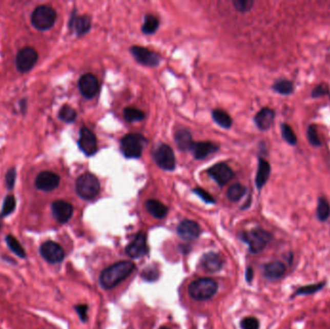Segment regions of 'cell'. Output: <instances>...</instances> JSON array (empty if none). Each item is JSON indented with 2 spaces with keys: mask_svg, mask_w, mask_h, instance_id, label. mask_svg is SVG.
Wrapping results in <instances>:
<instances>
[{
  "mask_svg": "<svg viewBox=\"0 0 330 329\" xmlns=\"http://www.w3.org/2000/svg\"><path fill=\"white\" fill-rule=\"evenodd\" d=\"M134 269L135 265L131 261H122L114 263L101 272L99 277L100 285L107 290L114 288L126 279Z\"/></svg>",
  "mask_w": 330,
  "mask_h": 329,
  "instance_id": "6da1fadb",
  "label": "cell"
},
{
  "mask_svg": "<svg viewBox=\"0 0 330 329\" xmlns=\"http://www.w3.org/2000/svg\"><path fill=\"white\" fill-rule=\"evenodd\" d=\"M217 292V284L211 278H200L190 283V296L196 300H207L215 296Z\"/></svg>",
  "mask_w": 330,
  "mask_h": 329,
  "instance_id": "7a4b0ae2",
  "label": "cell"
},
{
  "mask_svg": "<svg viewBox=\"0 0 330 329\" xmlns=\"http://www.w3.org/2000/svg\"><path fill=\"white\" fill-rule=\"evenodd\" d=\"M99 181L98 178L91 173H84L78 177L75 190L77 194L84 200H92L99 194Z\"/></svg>",
  "mask_w": 330,
  "mask_h": 329,
  "instance_id": "3957f363",
  "label": "cell"
},
{
  "mask_svg": "<svg viewBox=\"0 0 330 329\" xmlns=\"http://www.w3.org/2000/svg\"><path fill=\"white\" fill-rule=\"evenodd\" d=\"M146 138L138 133L127 134L121 140V152L128 158H138L146 145Z\"/></svg>",
  "mask_w": 330,
  "mask_h": 329,
  "instance_id": "277c9868",
  "label": "cell"
},
{
  "mask_svg": "<svg viewBox=\"0 0 330 329\" xmlns=\"http://www.w3.org/2000/svg\"><path fill=\"white\" fill-rule=\"evenodd\" d=\"M242 239L249 246V250L252 253H259L263 251L272 239V235L261 228H255L249 232H245L242 235Z\"/></svg>",
  "mask_w": 330,
  "mask_h": 329,
  "instance_id": "5b68a950",
  "label": "cell"
},
{
  "mask_svg": "<svg viewBox=\"0 0 330 329\" xmlns=\"http://www.w3.org/2000/svg\"><path fill=\"white\" fill-rule=\"evenodd\" d=\"M56 20V12L47 5H42L34 10L31 16V23L39 30H48L51 28Z\"/></svg>",
  "mask_w": 330,
  "mask_h": 329,
  "instance_id": "8992f818",
  "label": "cell"
},
{
  "mask_svg": "<svg viewBox=\"0 0 330 329\" xmlns=\"http://www.w3.org/2000/svg\"><path fill=\"white\" fill-rule=\"evenodd\" d=\"M154 158L157 164L163 170L172 171L176 166V159L173 150L169 145L160 144L154 153Z\"/></svg>",
  "mask_w": 330,
  "mask_h": 329,
  "instance_id": "52a82bcc",
  "label": "cell"
},
{
  "mask_svg": "<svg viewBox=\"0 0 330 329\" xmlns=\"http://www.w3.org/2000/svg\"><path fill=\"white\" fill-rule=\"evenodd\" d=\"M38 52L33 48H25L17 52L16 57L17 69L22 73L29 72L38 61Z\"/></svg>",
  "mask_w": 330,
  "mask_h": 329,
  "instance_id": "ba28073f",
  "label": "cell"
},
{
  "mask_svg": "<svg viewBox=\"0 0 330 329\" xmlns=\"http://www.w3.org/2000/svg\"><path fill=\"white\" fill-rule=\"evenodd\" d=\"M40 253L46 261L51 263H60L65 257L63 248L54 241L44 242L40 247Z\"/></svg>",
  "mask_w": 330,
  "mask_h": 329,
  "instance_id": "9c48e42d",
  "label": "cell"
},
{
  "mask_svg": "<svg viewBox=\"0 0 330 329\" xmlns=\"http://www.w3.org/2000/svg\"><path fill=\"white\" fill-rule=\"evenodd\" d=\"M78 88H79V91L84 98L92 99L99 92V80L94 74H83L82 76L79 78Z\"/></svg>",
  "mask_w": 330,
  "mask_h": 329,
  "instance_id": "30bf717a",
  "label": "cell"
},
{
  "mask_svg": "<svg viewBox=\"0 0 330 329\" xmlns=\"http://www.w3.org/2000/svg\"><path fill=\"white\" fill-rule=\"evenodd\" d=\"M132 56L135 60L144 66L155 67L159 64L160 58L157 53L149 50L146 48L133 46L131 49Z\"/></svg>",
  "mask_w": 330,
  "mask_h": 329,
  "instance_id": "8fae6325",
  "label": "cell"
},
{
  "mask_svg": "<svg viewBox=\"0 0 330 329\" xmlns=\"http://www.w3.org/2000/svg\"><path fill=\"white\" fill-rule=\"evenodd\" d=\"M78 146L86 156H91L96 154L98 150L96 136L88 128H82L79 132Z\"/></svg>",
  "mask_w": 330,
  "mask_h": 329,
  "instance_id": "7c38bea8",
  "label": "cell"
},
{
  "mask_svg": "<svg viewBox=\"0 0 330 329\" xmlns=\"http://www.w3.org/2000/svg\"><path fill=\"white\" fill-rule=\"evenodd\" d=\"M208 174L220 187L225 186L227 182L231 181V179L234 176L233 170L226 163H217V164L212 166L208 170Z\"/></svg>",
  "mask_w": 330,
  "mask_h": 329,
  "instance_id": "4fadbf2b",
  "label": "cell"
},
{
  "mask_svg": "<svg viewBox=\"0 0 330 329\" xmlns=\"http://www.w3.org/2000/svg\"><path fill=\"white\" fill-rule=\"evenodd\" d=\"M60 182V177L57 174L45 171L38 175L35 181V186L38 190L43 191H52L55 190L59 186Z\"/></svg>",
  "mask_w": 330,
  "mask_h": 329,
  "instance_id": "5bb4252c",
  "label": "cell"
},
{
  "mask_svg": "<svg viewBox=\"0 0 330 329\" xmlns=\"http://www.w3.org/2000/svg\"><path fill=\"white\" fill-rule=\"evenodd\" d=\"M51 210L53 216L60 223L68 222L74 213L73 206L63 200H57L53 202L51 205Z\"/></svg>",
  "mask_w": 330,
  "mask_h": 329,
  "instance_id": "9a60e30c",
  "label": "cell"
},
{
  "mask_svg": "<svg viewBox=\"0 0 330 329\" xmlns=\"http://www.w3.org/2000/svg\"><path fill=\"white\" fill-rule=\"evenodd\" d=\"M127 254L131 258H140L147 253L146 236L144 233H138L132 242L126 248Z\"/></svg>",
  "mask_w": 330,
  "mask_h": 329,
  "instance_id": "2e32d148",
  "label": "cell"
},
{
  "mask_svg": "<svg viewBox=\"0 0 330 329\" xmlns=\"http://www.w3.org/2000/svg\"><path fill=\"white\" fill-rule=\"evenodd\" d=\"M177 232L181 239L187 241H191L198 238L201 230L198 224L195 221L183 220L179 224Z\"/></svg>",
  "mask_w": 330,
  "mask_h": 329,
  "instance_id": "e0dca14e",
  "label": "cell"
},
{
  "mask_svg": "<svg viewBox=\"0 0 330 329\" xmlns=\"http://www.w3.org/2000/svg\"><path fill=\"white\" fill-rule=\"evenodd\" d=\"M286 271V264L281 261L275 260L264 264L263 273L266 279L270 281H277L284 277Z\"/></svg>",
  "mask_w": 330,
  "mask_h": 329,
  "instance_id": "ac0fdd59",
  "label": "cell"
},
{
  "mask_svg": "<svg viewBox=\"0 0 330 329\" xmlns=\"http://www.w3.org/2000/svg\"><path fill=\"white\" fill-rule=\"evenodd\" d=\"M190 151L196 159H204L211 154L217 152L218 146L211 142H194Z\"/></svg>",
  "mask_w": 330,
  "mask_h": 329,
  "instance_id": "d6986e66",
  "label": "cell"
},
{
  "mask_svg": "<svg viewBox=\"0 0 330 329\" xmlns=\"http://www.w3.org/2000/svg\"><path fill=\"white\" fill-rule=\"evenodd\" d=\"M274 117H275V113L273 109L265 107L257 113L254 118V121L257 127L261 131H266L272 127L274 121Z\"/></svg>",
  "mask_w": 330,
  "mask_h": 329,
  "instance_id": "ffe728a7",
  "label": "cell"
},
{
  "mask_svg": "<svg viewBox=\"0 0 330 329\" xmlns=\"http://www.w3.org/2000/svg\"><path fill=\"white\" fill-rule=\"evenodd\" d=\"M70 26L77 36H82L90 30L91 18L87 16H74L70 22Z\"/></svg>",
  "mask_w": 330,
  "mask_h": 329,
  "instance_id": "44dd1931",
  "label": "cell"
},
{
  "mask_svg": "<svg viewBox=\"0 0 330 329\" xmlns=\"http://www.w3.org/2000/svg\"><path fill=\"white\" fill-rule=\"evenodd\" d=\"M222 264L223 261L220 256L214 252L207 253L202 258V265L208 272H218L221 269Z\"/></svg>",
  "mask_w": 330,
  "mask_h": 329,
  "instance_id": "7402d4cb",
  "label": "cell"
},
{
  "mask_svg": "<svg viewBox=\"0 0 330 329\" xmlns=\"http://www.w3.org/2000/svg\"><path fill=\"white\" fill-rule=\"evenodd\" d=\"M271 174V165L266 160L263 158L259 159V165H258V171L256 175V187L258 190H261L265 182L269 180Z\"/></svg>",
  "mask_w": 330,
  "mask_h": 329,
  "instance_id": "603a6c76",
  "label": "cell"
},
{
  "mask_svg": "<svg viewBox=\"0 0 330 329\" xmlns=\"http://www.w3.org/2000/svg\"><path fill=\"white\" fill-rule=\"evenodd\" d=\"M175 141H176L178 148L182 151L191 150L193 144H194L190 132L184 131V130H181V131L176 132Z\"/></svg>",
  "mask_w": 330,
  "mask_h": 329,
  "instance_id": "cb8c5ba5",
  "label": "cell"
},
{
  "mask_svg": "<svg viewBox=\"0 0 330 329\" xmlns=\"http://www.w3.org/2000/svg\"><path fill=\"white\" fill-rule=\"evenodd\" d=\"M145 206L149 213L156 218H163L168 213L167 207L157 200H148Z\"/></svg>",
  "mask_w": 330,
  "mask_h": 329,
  "instance_id": "d4e9b609",
  "label": "cell"
},
{
  "mask_svg": "<svg viewBox=\"0 0 330 329\" xmlns=\"http://www.w3.org/2000/svg\"><path fill=\"white\" fill-rule=\"evenodd\" d=\"M326 281H321L319 283H314V284H309L296 290V292L292 295V298H295L296 296H311L316 293L321 292L322 289L325 287Z\"/></svg>",
  "mask_w": 330,
  "mask_h": 329,
  "instance_id": "484cf974",
  "label": "cell"
},
{
  "mask_svg": "<svg viewBox=\"0 0 330 329\" xmlns=\"http://www.w3.org/2000/svg\"><path fill=\"white\" fill-rule=\"evenodd\" d=\"M213 118L215 123L219 125L224 129H229L232 126V118L228 113L221 109H215L213 111Z\"/></svg>",
  "mask_w": 330,
  "mask_h": 329,
  "instance_id": "4316f807",
  "label": "cell"
},
{
  "mask_svg": "<svg viewBox=\"0 0 330 329\" xmlns=\"http://www.w3.org/2000/svg\"><path fill=\"white\" fill-rule=\"evenodd\" d=\"M330 216V205L324 198H320L317 207V217L320 221H326Z\"/></svg>",
  "mask_w": 330,
  "mask_h": 329,
  "instance_id": "83f0119b",
  "label": "cell"
},
{
  "mask_svg": "<svg viewBox=\"0 0 330 329\" xmlns=\"http://www.w3.org/2000/svg\"><path fill=\"white\" fill-rule=\"evenodd\" d=\"M158 26H159V22L157 17L153 15H146L144 18V24L141 29L143 33L150 35V34L155 33Z\"/></svg>",
  "mask_w": 330,
  "mask_h": 329,
  "instance_id": "f1b7e54d",
  "label": "cell"
},
{
  "mask_svg": "<svg viewBox=\"0 0 330 329\" xmlns=\"http://www.w3.org/2000/svg\"><path fill=\"white\" fill-rule=\"evenodd\" d=\"M245 191L246 189L242 184L235 183L227 190V197L232 202H238L245 194Z\"/></svg>",
  "mask_w": 330,
  "mask_h": 329,
  "instance_id": "f546056e",
  "label": "cell"
},
{
  "mask_svg": "<svg viewBox=\"0 0 330 329\" xmlns=\"http://www.w3.org/2000/svg\"><path fill=\"white\" fill-rule=\"evenodd\" d=\"M124 117L128 122L134 123L142 121L145 118V113L137 108L127 107L124 110Z\"/></svg>",
  "mask_w": 330,
  "mask_h": 329,
  "instance_id": "4dcf8cb0",
  "label": "cell"
},
{
  "mask_svg": "<svg viewBox=\"0 0 330 329\" xmlns=\"http://www.w3.org/2000/svg\"><path fill=\"white\" fill-rule=\"evenodd\" d=\"M273 88L281 95H290L294 91V84L287 79H280L273 84Z\"/></svg>",
  "mask_w": 330,
  "mask_h": 329,
  "instance_id": "1f68e13d",
  "label": "cell"
},
{
  "mask_svg": "<svg viewBox=\"0 0 330 329\" xmlns=\"http://www.w3.org/2000/svg\"><path fill=\"white\" fill-rule=\"evenodd\" d=\"M6 242H7L9 248L11 249L12 252H14L19 258H25L26 255H25V249L20 245V243L18 242V240L16 238L9 235L6 238Z\"/></svg>",
  "mask_w": 330,
  "mask_h": 329,
  "instance_id": "d6a6232c",
  "label": "cell"
},
{
  "mask_svg": "<svg viewBox=\"0 0 330 329\" xmlns=\"http://www.w3.org/2000/svg\"><path fill=\"white\" fill-rule=\"evenodd\" d=\"M59 118L66 123H73L76 118V112L73 107L64 106L59 111Z\"/></svg>",
  "mask_w": 330,
  "mask_h": 329,
  "instance_id": "836d02e7",
  "label": "cell"
},
{
  "mask_svg": "<svg viewBox=\"0 0 330 329\" xmlns=\"http://www.w3.org/2000/svg\"><path fill=\"white\" fill-rule=\"evenodd\" d=\"M281 132H282V136H283L284 140L287 143H289L290 145H296L297 144V136H296L295 132L292 130V128L290 127L289 125L283 124L281 126Z\"/></svg>",
  "mask_w": 330,
  "mask_h": 329,
  "instance_id": "e575fe53",
  "label": "cell"
},
{
  "mask_svg": "<svg viewBox=\"0 0 330 329\" xmlns=\"http://www.w3.org/2000/svg\"><path fill=\"white\" fill-rule=\"evenodd\" d=\"M15 208H16V199L13 195H9L4 200L1 215L2 216H7V215L12 214L14 212Z\"/></svg>",
  "mask_w": 330,
  "mask_h": 329,
  "instance_id": "d590c367",
  "label": "cell"
},
{
  "mask_svg": "<svg viewBox=\"0 0 330 329\" xmlns=\"http://www.w3.org/2000/svg\"><path fill=\"white\" fill-rule=\"evenodd\" d=\"M307 136H308V140L309 142L311 143V145H313L315 147H318V146H321L322 142L320 140V137L318 135V132H317V130L315 128V126L311 125L308 127V130H307Z\"/></svg>",
  "mask_w": 330,
  "mask_h": 329,
  "instance_id": "8d00e7d4",
  "label": "cell"
},
{
  "mask_svg": "<svg viewBox=\"0 0 330 329\" xmlns=\"http://www.w3.org/2000/svg\"><path fill=\"white\" fill-rule=\"evenodd\" d=\"M259 326H260L259 321L254 317L244 318L240 322L241 329H259Z\"/></svg>",
  "mask_w": 330,
  "mask_h": 329,
  "instance_id": "74e56055",
  "label": "cell"
},
{
  "mask_svg": "<svg viewBox=\"0 0 330 329\" xmlns=\"http://www.w3.org/2000/svg\"><path fill=\"white\" fill-rule=\"evenodd\" d=\"M233 4L239 12H248L252 8L254 2L252 0H235Z\"/></svg>",
  "mask_w": 330,
  "mask_h": 329,
  "instance_id": "f35d334b",
  "label": "cell"
},
{
  "mask_svg": "<svg viewBox=\"0 0 330 329\" xmlns=\"http://www.w3.org/2000/svg\"><path fill=\"white\" fill-rule=\"evenodd\" d=\"M16 176H17L16 169H14V168H11L6 174V186L9 190H12L14 188L15 181H16Z\"/></svg>",
  "mask_w": 330,
  "mask_h": 329,
  "instance_id": "ab89813d",
  "label": "cell"
},
{
  "mask_svg": "<svg viewBox=\"0 0 330 329\" xmlns=\"http://www.w3.org/2000/svg\"><path fill=\"white\" fill-rule=\"evenodd\" d=\"M194 192H195V194H197L199 197L201 198L202 200H204V201L207 202V203H215V199L212 197V196L207 192L206 190H202V189H199V188H197V189H195V190H194Z\"/></svg>",
  "mask_w": 330,
  "mask_h": 329,
  "instance_id": "60d3db41",
  "label": "cell"
},
{
  "mask_svg": "<svg viewBox=\"0 0 330 329\" xmlns=\"http://www.w3.org/2000/svg\"><path fill=\"white\" fill-rule=\"evenodd\" d=\"M326 94H328L327 87H325L324 85H319L312 92V97L313 98H319V97H322V96L326 95Z\"/></svg>",
  "mask_w": 330,
  "mask_h": 329,
  "instance_id": "b9f144b4",
  "label": "cell"
},
{
  "mask_svg": "<svg viewBox=\"0 0 330 329\" xmlns=\"http://www.w3.org/2000/svg\"><path fill=\"white\" fill-rule=\"evenodd\" d=\"M75 310H76V312L78 313V315H79V317H80V319L82 320V321H86V319H87V314L86 313L88 310V307L85 304L78 305V306L75 307Z\"/></svg>",
  "mask_w": 330,
  "mask_h": 329,
  "instance_id": "7bdbcfd3",
  "label": "cell"
},
{
  "mask_svg": "<svg viewBox=\"0 0 330 329\" xmlns=\"http://www.w3.org/2000/svg\"><path fill=\"white\" fill-rule=\"evenodd\" d=\"M253 279V270L251 268H248L246 271V280L250 283Z\"/></svg>",
  "mask_w": 330,
  "mask_h": 329,
  "instance_id": "ee69618b",
  "label": "cell"
},
{
  "mask_svg": "<svg viewBox=\"0 0 330 329\" xmlns=\"http://www.w3.org/2000/svg\"><path fill=\"white\" fill-rule=\"evenodd\" d=\"M160 329H168V328H165V327H161Z\"/></svg>",
  "mask_w": 330,
  "mask_h": 329,
  "instance_id": "f6af8a7d",
  "label": "cell"
}]
</instances>
